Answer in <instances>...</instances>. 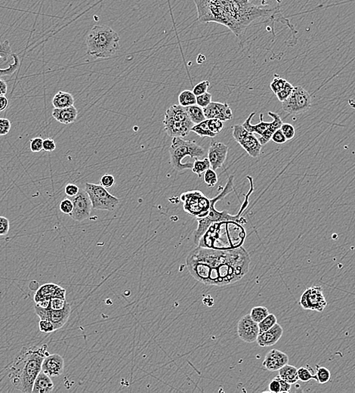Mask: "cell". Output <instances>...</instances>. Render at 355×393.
Listing matches in <instances>:
<instances>
[{
	"mask_svg": "<svg viewBox=\"0 0 355 393\" xmlns=\"http://www.w3.org/2000/svg\"><path fill=\"white\" fill-rule=\"evenodd\" d=\"M250 262V256L243 247L219 250L197 246L186 259L187 269L194 279L218 286L241 281L248 273Z\"/></svg>",
	"mask_w": 355,
	"mask_h": 393,
	"instance_id": "1",
	"label": "cell"
},
{
	"mask_svg": "<svg viewBox=\"0 0 355 393\" xmlns=\"http://www.w3.org/2000/svg\"><path fill=\"white\" fill-rule=\"evenodd\" d=\"M200 22H214L227 27L241 39L247 28L260 18L273 16L279 8L258 6L250 0H194Z\"/></svg>",
	"mask_w": 355,
	"mask_h": 393,
	"instance_id": "2",
	"label": "cell"
},
{
	"mask_svg": "<svg viewBox=\"0 0 355 393\" xmlns=\"http://www.w3.org/2000/svg\"><path fill=\"white\" fill-rule=\"evenodd\" d=\"M48 355L46 344L23 347L7 367L13 387L24 393H32L34 381L42 371V361Z\"/></svg>",
	"mask_w": 355,
	"mask_h": 393,
	"instance_id": "3",
	"label": "cell"
},
{
	"mask_svg": "<svg viewBox=\"0 0 355 393\" xmlns=\"http://www.w3.org/2000/svg\"><path fill=\"white\" fill-rule=\"evenodd\" d=\"M247 232L242 224L224 221L212 224L201 237L197 246L208 249L230 250L243 247Z\"/></svg>",
	"mask_w": 355,
	"mask_h": 393,
	"instance_id": "4",
	"label": "cell"
},
{
	"mask_svg": "<svg viewBox=\"0 0 355 393\" xmlns=\"http://www.w3.org/2000/svg\"><path fill=\"white\" fill-rule=\"evenodd\" d=\"M234 176H231L228 178L226 185L224 187L221 193L217 195L215 198L210 199V208L208 215L205 218H197V229L195 230L194 234V244L197 245L199 241L203 235L205 234L208 229L209 227L213 223L215 222H224V221H234L240 224L247 223V220L244 217L241 216L243 213L247 209L248 205V197L251 195L252 191H254L253 181L252 177H247V179H249L250 183V189L245 196V201L241 206V210L237 215H231L227 211H218L215 208V204L218 201H221L223 198H225L228 194L234 191Z\"/></svg>",
	"mask_w": 355,
	"mask_h": 393,
	"instance_id": "5",
	"label": "cell"
},
{
	"mask_svg": "<svg viewBox=\"0 0 355 393\" xmlns=\"http://www.w3.org/2000/svg\"><path fill=\"white\" fill-rule=\"evenodd\" d=\"M120 39L119 34L112 28L94 26L86 36V53L94 59L110 58L120 49Z\"/></svg>",
	"mask_w": 355,
	"mask_h": 393,
	"instance_id": "6",
	"label": "cell"
},
{
	"mask_svg": "<svg viewBox=\"0 0 355 393\" xmlns=\"http://www.w3.org/2000/svg\"><path fill=\"white\" fill-rule=\"evenodd\" d=\"M170 163L173 168L178 172L192 170V163H183V159L188 156L191 158L200 159L206 157L205 149L199 145L194 140H183L182 138H173L170 149Z\"/></svg>",
	"mask_w": 355,
	"mask_h": 393,
	"instance_id": "7",
	"label": "cell"
},
{
	"mask_svg": "<svg viewBox=\"0 0 355 393\" xmlns=\"http://www.w3.org/2000/svg\"><path fill=\"white\" fill-rule=\"evenodd\" d=\"M194 125L186 107L180 105L170 106L165 113L163 126L165 131L170 137L184 138L188 136Z\"/></svg>",
	"mask_w": 355,
	"mask_h": 393,
	"instance_id": "8",
	"label": "cell"
},
{
	"mask_svg": "<svg viewBox=\"0 0 355 393\" xmlns=\"http://www.w3.org/2000/svg\"><path fill=\"white\" fill-rule=\"evenodd\" d=\"M85 190L90 198L92 209L112 212L120 204V199L112 195L101 184L86 182Z\"/></svg>",
	"mask_w": 355,
	"mask_h": 393,
	"instance_id": "9",
	"label": "cell"
},
{
	"mask_svg": "<svg viewBox=\"0 0 355 393\" xmlns=\"http://www.w3.org/2000/svg\"><path fill=\"white\" fill-rule=\"evenodd\" d=\"M183 202V208L187 214L196 218H205L208 215L210 208V199L207 198L201 191H187L180 197Z\"/></svg>",
	"mask_w": 355,
	"mask_h": 393,
	"instance_id": "10",
	"label": "cell"
},
{
	"mask_svg": "<svg viewBox=\"0 0 355 393\" xmlns=\"http://www.w3.org/2000/svg\"><path fill=\"white\" fill-rule=\"evenodd\" d=\"M312 106V96L302 86L294 87L290 96L282 102L283 110L291 115L305 113Z\"/></svg>",
	"mask_w": 355,
	"mask_h": 393,
	"instance_id": "11",
	"label": "cell"
},
{
	"mask_svg": "<svg viewBox=\"0 0 355 393\" xmlns=\"http://www.w3.org/2000/svg\"><path fill=\"white\" fill-rule=\"evenodd\" d=\"M233 137L246 152L251 157H258L261 154L262 145L253 133L247 131L242 125L232 126Z\"/></svg>",
	"mask_w": 355,
	"mask_h": 393,
	"instance_id": "12",
	"label": "cell"
},
{
	"mask_svg": "<svg viewBox=\"0 0 355 393\" xmlns=\"http://www.w3.org/2000/svg\"><path fill=\"white\" fill-rule=\"evenodd\" d=\"M299 303L305 310L317 311L319 313H322L327 306L323 289L320 286H311L306 289L301 296Z\"/></svg>",
	"mask_w": 355,
	"mask_h": 393,
	"instance_id": "13",
	"label": "cell"
},
{
	"mask_svg": "<svg viewBox=\"0 0 355 393\" xmlns=\"http://www.w3.org/2000/svg\"><path fill=\"white\" fill-rule=\"evenodd\" d=\"M20 61L17 54L12 53L9 41L0 43V77L11 76L19 68Z\"/></svg>",
	"mask_w": 355,
	"mask_h": 393,
	"instance_id": "14",
	"label": "cell"
},
{
	"mask_svg": "<svg viewBox=\"0 0 355 393\" xmlns=\"http://www.w3.org/2000/svg\"><path fill=\"white\" fill-rule=\"evenodd\" d=\"M71 200L73 201V209L72 213L70 214L71 218L77 222H82L85 219L89 218L92 211V205L90 198L86 190L79 188L78 194L74 197H72Z\"/></svg>",
	"mask_w": 355,
	"mask_h": 393,
	"instance_id": "15",
	"label": "cell"
},
{
	"mask_svg": "<svg viewBox=\"0 0 355 393\" xmlns=\"http://www.w3.org/2000/svg\"><path fill=\"white\" fill-rule=\"evenodd\" d=\"M35 313L41 319H45L52 322L55 330L62 328L68 322L71 313V305L67 303L64 309L61 310H52L50 309H42L35 306Z\"/></svg>",
	"mask_w": 355,
	"mask_h": 393,
	"instance_id": "16",
	"label": "cell"
},
{
	"mask_svg": "<svg viewBox=\"0 0 355 393\" xmlns=\"http://www.w3.org/2000/svg\"><path fill=\"white\" fill-rule=\"evenodd\" d=\"M238 334L243 341L252 343L256 341L259 334L258 323L254 322L250 315L241 318L238 323Z\"/></svg>",
	"mask_w": 355,
	"mask_h": 393,
	"instance_id": "17",
	"label": "cell"
},
{
	"mask_svg": "<svg viewBox=\"0 0 355 393\" xmlns=\"http://www.w3.org/2000/svg\"><path fill=\"white\" fill-rule=\"evenodd\" d=\"M228 152V147L226 144L218 142L212 141L207 154L211 169L215 171L221 168L226 160Z\"/></svg>",
	"mask_w": 355,
	"mask_h": 393,
	"instance_id": "18",
	"label": "cell"
},
{
	"mask_svg": "<svg viewBox=\"0 0 355 393\" xmlns=\"http://www.w3.org/2000/svg\"><path fill=\"white\" fill-rule=\"evenodd\" d=\"M206 119H217L221 121H229L233 119L231 107L226 102H211L204 108Z\"/></svg>",
	"mask_w": 355,
	"mask_h": 393,
	"instance_id": "19",
	"label": "cell"
},
{
	"mask_svg": "<svg viewBox=\"0 0 355 393\" xmlns=\"http://www.w3.org/2000/svg\"><path fill=\"white\" fill-rule=\"evenodd\" d=\"M65 370V360L58 354H49L44 358L42 371L51 377L62 375Z\"/></svg>",
	"mask_w": 355,
	"mask_h": 393,
	"instance_id": "20",
	"label": "cell"
},
{
	"mask_svg": "<svg viewBox=\"0 0 355 393\" xmlns=\"http://www.w3.org/2000/svg\"><path fill=\"white\" fill-rule=\"evenodd\" d=\"M289 362V357L286 353L278 350H272L265 356L262 365L269 371H279L281 367Z\"/></svg>",
	"mask_w": 355,
	"mask_h": 393,
	"instance_id": "21",
	"label": "cell"
},
{
	"mask_svg": "<svg viewBox=\"0 0 355 393\" xmlns=\"http://www.w3.org/2000/svg\"><path fill=\"white\" fill-rule=\"evenodd\" d=\"M284 330L279 323L271 327L269 330L264 333H259L256 341L258 345L261 347H270L276 344L283 336Z\"/></svg>",
	"mask_w": 355,
	"mask_h": 393,
	"instance_id": "22",
	"label": "cell"
},
{
	"mask_svg": "<svg viewBox=\"0 0 355 393\" xmlns=\"http://www.w3.org/2000/svg\"><path fill=\"white\" fill-rule=\"evenodd\" d=\"M78 116V110L74 106L65 108H54L52 117L63 124H71L76 121Z\"/></svg>",
	"mask_w": 355,
	"mask_h": 393,
	"instance_id": "23",
	"label": "cell"
},
{
	"mask_svg": "<svg viewBox=\"0 0 355 393\" xmlns=\"http://www.w3.org/2000/svg\"><path fill=\"white\" fill-rule=\"evenodd\" d=\"M268 114L269 115L270 117L273 118V121L270 123L269 126L267 128V130L262 133V136H260V138L258 139V141H259L262 146L265 145L268 142L271 141L274 133L277 130L281 129L283 124L282 120H281V117H280V115L278 113L269 111Z\"/></svg>",
	"mask_w": 355,
	"mask_h": 393,
	"instance_id": "24",
	"label": "cell"
},
{
	"mask_svg": "<svg viewBox=\"0 0 355 393\" xmlns=\"http://www.w3.org/2000/svg\"><path fill=\"white\" fill-rule=\"evenodd\" d=\"M54 383L51 377L41 371L34 381L32 393H49L53 391Z\"/></svg>",
	"mask_w": 355,
	"mask_h": 393,
	"instance_id": "25",
	"label": "cell"
},
{
	"mask_svg": "<svg viewBox=\"0 0 355 393\" xmlns=\"http://www.w3.org/2000/svg\"><path fill=\"white\" fill-rule=\"evenodd\" d=\"M255 114V112L250 113L248 118L243 123L242 126H244V128H245L247 131L249 132V133L262 136V133L267 130V128L269 126L270 123H271L264 121L263 114L261 113V114H260L259 123H258V124L252 125V123H251V120H252V117H254V115Z\"/></svg>",
	"mask_w": 355,
	"mask_h": 393,
	"instance_id": "26",
	"label": "cell"
},
{
	"mask_svg": "<svg viewBox=\"0 0 355 393\" xmlns=\"http://www.w3.org/2000/svg\"><path fill=\"white\" fill-rule=\"evenodd\" d=\"M52 103L55 108H65L74 105V98L69 92L60 91L54 96Z\"/></svg>",
	"mask_w": 355,
	"mask_h": 393,
	"instance_id": "27",
	"label": "cell"
},
{
	"mask_svg": "<svg viewBox=\"0 0 355 393\" xmlns=\"http://www.w3.org/2000/svg\"><path fill=\"white\" fill-rule=\"evenodd\" d=\"M279 377L289 384H294L299 381L298 368L295 366L286 364L279 370Z\"/></svg>",
	"mask_w": 355,
	"mask_h": 393,
	"instance_id": "28",
	"label": "cell"
},
{
	"mask_svg": "<svg viewBox=\"0 0 355 393\" xmlns=\"http://www.w3.org/2000/svg\"><path fill=\"white\" fill-rule=\"evenodd\" d=\"M58 286V285L52 283L45 284V285L41 286L40 287L36 290L35 296H34V301H35V303L39 301L40 299H43V298H51V299L54 298L55 291H56Z\"/></svg>",
	"mask_w": 355,
	"mask_h": 393,
	"instance_id": "29",
	"label": "cell"
},
{
	"mask_svg": "<svg viewBox=\"0 0 355 393\" xmlns=\"http://www.w3.org/2000/svg\"><path fill=\"white\" fill-rule=\"evenodd\" d=\"M186 110H187L189 117L194 125L198 124L206 120L204 108L197 105L186 107Z\"/></svg>",
	"mask_w": 355,
	"mask_h": 393,
	"instance_id": "30",
	"label": "cell"
},
{
	"mask_svg": "<svg viewBox=\"0 0 355 393\" xmlns=\"http://www.w3.org/2000/svg\"><path fill=\"white\" fill-rule=\"evenodd\" d=\"M196 104H197V96L194 94L192 91H182L178 96V105L182 107H189Z\"/></svg>",
	"mask_w": 355,
	"mask_h": 393,
	"instance_id": "31",
	"label": "cell"
},
{
	"mask_svg": "<svg viewBox=\"0 0 355 393\" xmlns=\"http://www.w3.org/2000/svg\"><path fill=\"white\" fill-rule=\"evenodd\" d=\"M298 377L299 380L302 382L307 383L312 380H316L315 371L309 364L298 368Z\"/></svg>",
	"mask_w": 355,
	"mask_h": 393,
	"instance_id": "32",
	"label": "cell"
},
{
	"mask_svg": "<svg viewBox=\"0 0 355 393\" xmlns=\"http://www.w3.org/2000/svg\"><path fill=\"white\" fill-rule=\"evenodd\" d=\"M210 168H211V166H210L208 157H204L203 160L195 159L194 165H193L192 171L193 173L198 176L199 178H200L203 173H205Z\"/></svg>",
	"mask_w": 355,
	"mask_h": 393,
	"instance_id": "33",
	"label": "cell"
},
{
	"mask_svg": "<svg viewBox=\"0 0 355 393\" xmlns=\"http://www.w3.org/2000/svg\"><path fill=\"white\" fill-rule=\"evenodd\" d=\"M191 132L196 133L200 137H215V136H213V133L210 132V129H209L207 119H206L205 120L201 122V123H198V124L194 125Z\"/></svg>",
	"mask_w": 355,
	"mask_h": 393,
	"instance_id": "34",
	"label": "cell"
},
{
	"mask_svg": "<svg viewBox=\"0 0 355 393\" xmlns=\"http://www.w3.org/2000/svg\"><path fill=\"white\" fill-rule=\"evenodd\" d=\"M316 381L320 384H325L329 382L331 379V373L329 369L323 366L316 364Z\"/></svg>",
	"mask_w": 355,
	"mask_h": 393,
	"instance_id": "35",
	"label": "cell"
},
{
	"mask_svg": "<svg viewBox=\"0 0 355 393\" xmlns=\"http://www.w3.org/2000/svg\"><path fill=\"white\" fill-rule=\"evenodd\" d=\"M269 314V311L265 306H255L252 308L249 315L252 320L258 323Z\"/></svg>",
	"mask_w": 355,
	"mask_h": 393,
	"instance_id": "36",
	"label": "cell"
},
{
	"mask_svg": "<svg viewBox=\"0 0 355 393\" xmlns=\"http://www.w3.org/2000/svg\"><path fill=\"white\" fill-rule=\"evenodd\" d=\"M278 323V319L274 314H269L262 322L258 323L259 328V333H264L271 329L275 324Z\"/></svg>",
	"mask_w": 355,
	"mask_h": 393,
	"instance_id": "37",
	"label": "cell"
},
{
	"mask_svg": "<svg viewBox=\"0 0 355 393\" xmlns=\"http://www.w3.org/2000/svg\"><path fill=\"white\" fill-rule=\"evenodd\" d=\"M207 123H208L209 129L213 133V136H216L222 131L224 125L221 120H217V119H207Z\"/></svg>",
	"mask_w": 355,
	"mask_h": 393,
	"instance_id": "38",
	"label": "cell"
},
{
	"mask_svg": "<svg viewBox=\"0 0 355 393\" xmlns=\"http://www.w3.org/2000/svg\"><path fill=\"white\" fill-rule=\"evenodd\" d=\"M204 179L209 187H214L218 183V176L215 170L210 168L204 173Z\"/></svg>",
	"mask_w": 355,
	"mask_h": 393,
	"instance_id": "39",
	"label": "cell"
},
{
	"mask_svg": "<svg viewBox=\"0 0 355 393\" xmlns=\"http://www.w3.org/2000/svg\"><path fill=\"white\" fill-rule=\"evenodd\" d=\"M287 80L283 78L280 77L278 75H275V79L272 81V83L270 84V88L271 91L275 93V95L278 94V92H281L284 89V86L286 85Z\"/></svg>",
	"mask_w": 355,
	"mask_h": 393,
	"instance_id": "40",
	"label": "cell"
},
{
	"mask_svg": "<svg viewBox=\"0 0 355 393\" xmlns=\"http://www.w3.org/2000/svg\"><path fill=\"white\" fill-rule=\"evenodd\" d=\"M294 86H292L291 83H289V82H286V85L284 86V89L281 91V92H278V94H276L277 97H278V100L282 103L284 101L286 100L289 96H290L291 93H292V90H293Z\"/></svg>",
	"mask_w": 355,
	"mask_h": 393,
	"instance_id": "41",
	"label": "cell"
},
{
	"mask_svg": "<svg viewBox=\"0 0 355 393\" xmlns=\"http://www.w3.org/2000/svg\"><path fill=\"white\" fill-rule=\"evenodd\" d=\"M59 209H60L61 212L63 213L64 214L70 215L73 209V201L71 198H65L61 201Z\"/></svg>",
	"mask_w": 355,
	"mask_h": 393,
	"instance_id": "42",
	"label": "cell"
},
{
	"mask_svg": "<svg viewBox=\"0 0 355 393\" xmlns=\"http://www.w3.org/2000/svg\"><path fill=\"white\" fill-rule=\"evenodd\" d=\"M209 86H210V82L208 80L201 81L194 86L192 92L196 96H200L207 92Z\"/></svg>",
	"mask_w": 355,
	"mask_h": 393,
	"instance_id": "43",
	"label": "cell"
},
{
	"mask_svg": "<svg viewBox=\"0 0 355 393\" xmlns=\"http://www.w3.org/2000/svg\"><path fill=\"white\" fill-rule=\"evenodd\" d=\"M281 130H282L283 133L286 137V140H291L293 139L295 135V130L294 126L289 123H283L281 126Z\"/></svg>",
	"mask_w": 355,
	"mask_h": 393,
	"instance_id": "44",
	"label": "cell"
},
{
	"mask_svg": "<svg viewBox=\"0 0 355 393\" xmlns=\"http://www.w3.org/2000/svg\"><path fill=\"white\" fill-rule=\"evenodd\" d=\"M67 303H67L66 299H61V298H52L49 309H52V310H61L65 307Z\"/></svg>",
	"mask_w": 355,
	"mask_h": 393,
	"instance_id": "45",
	"label": "cell"
},
{
	"mask_svg": "<svg viewBox=\"0 0 355 393\" xmlns=\"http://www.w3.org/2000/svg\"><path fill=\"white\" fill-rule=\"evenodd\" d=\"M39 330L43 333H52L55 331V327L52 322L45 319H41L39 323Z\"/></svg>",
	"mask_w": 355,
	"mask_h": 393,
	"instance_id": "46",
	"label": "cell"
},
{
	"mask_svg": "<svg viewBox=\"0 0 355 393\" xmlns=\"http://www.w3.org/2000/svg\"><path fill=\"white\" fill-rule=\"evenodd\" d=\"M212 102V95L209 92L197 96V105L200 107L204 108Z\"/></svg>",
	"mask_w": 355,
	"mask_h": 393,
	"instance_id": "47",
	"label": "cell"
},
{
	"mask_svg": "<svg viewBox=\"0 0 355 393\" xmlns=\"http://www.w3.org/2000/svg\"><path fill=\"white\" fill-rule=\"evenodd\" d=\"M43 149V140L42 138H34L31 141V150L32 152L38 153Z\"/></svg>",
	"mask_w": 355,
	"mask_h": 393,
	"instance_id": "48",
	"label": "cell"
},
{
	"mask_svg": "<svg viewBox=\"0 0 355 393\" xmlns=\"http://www.w3.org/2000/svg\"><path fill=\"white\" fill-rule=\"evenodd\" d=\"M11 123L8 119L0 118V136H5L11 130Z\"/></svg>",
	"mask_w": 355,
	"mask_h": 393,
	"instance_id": "49",
	"label": "cell"
},
{
	"mask_svg": "<svg viewBox=\"0 0 355 393\" xmlns=\"http://www.w3.org/2000/svg\"><path fill=\"white\" fill-rule=\"evenodd\" d=\"M10 229V223L8 218L0 216V236L8 235Z\"/></svg>",
	"mask_w": 355,
	"mask_h": 393,
	"instance_id": "50",
	"label": "cell"
},
{
	"mask_svg": "<svg viewBox=\"0 0 355 393\" xmlns=\"http://www.w3.org/2000/svg\"><path fill=\"white\" fill-rule=\"evenodd\" d=\"M260 2L259 6L268 8H278L283 0H258Z\"/></svg>",
	"mask_w": 355,
	"mask_h": 393,
	"instance_id": "51",
	"label": "cell"
},
{
	"mask_svg": "<svg viewBox=\"0 0 355 393\" xmlns=\"http://www.w3.org/2000/svg\"><path fill=\"white\" fill-rule=\"evenodd\" d=\"M114 184V177L110 174H105L101 179V185L105 188H111Z\"/></svg>",
	"mask_w": 355,
	"mask_h": 393,
	"instance_id": "52",
	"label": "cell"
},
{
	"mask_svg": "<svg viewBox=\"0 0 355 393\" xmlns=\"http://www.w3.org/2000/svg\"><path fill=\"white\" fill-rule=\"evenodd\" d=\"M271 140H272L274 143H277V144H284V143H286V141H287V140H286V137L284 136L281 129L277 130V131L274 133L272 138H271Z\"/></svg>",
	"mask_w": 355,
	"mask_h": 393,
	"instance_id": "53",
	"label": "cell"
},
{
	"mask_svg": "<svg viewBox=\"0 0 355 393\" xmlns=\"http://www.w3.org/2000/svg\"><path fill=\"white\" fill-rule=\"evenodd\" d=\"M281 383L278 380V377H275L268 384V392H270V393H281Z\"/></svg>",
	"mask_w": 355,
	"mask_h": 393,
	"instance_id": "54",
	"label": "cell"
},
{
	"mask_svg": "<svg viewBox=\"0 0 355 393\" xmlns=\"http://www.w3.org/2000/svg\"><path fill=\"white\" fill-rule=\"evenodd\" d=\"M56 148V144L51 138H48L46 140H43V149L46 152H52Z\"/></svg>",
	"mask_w": 355,
	"mask_h": 393,
	"instance_id": "55",
	"label": "cell"
},
{
	"mask_svg": "<svg viewBox=\"0 0 355 393\" xmlns=\"http://www.w3.org/2000/svg\"><path fill=\"white\" fill-rule=\"evenodd\" d=\"M79 191V187L74 184H67L66 187H65V194H66L68 197H70V198L74 197L75 195L78 194Z\"/></svg>",
	"mask_w": 355,
	"mask_h": 393,
	"instance_id": "56",
	"label": "cell"
},
{
	"mask_svg": "<svg viewBox=\"0 0 355 393\" xmlns=\"http://www.w3.org/2000/svg\"><path fill=\"white\" fill-rule=\"evenodd\" d=\"M278 377L280 383H281V393H290L291 384H289V383L286 382L285 380L281 379L279 376H278Z\"/></svg>",
	"mask_w": 355,
	"mask_h": 393,
	"instance_id": "57",
	"label": "cell"
},
{
	"mask_svg": "<svg viewBox=\"0 0 355 393\" xmlns=\"http://www.w3.org/2000/svg\"><path fill=\"white\" fill-rule=\"evenodd\" d=\"M8 106V99L5 96H0V112L4 111Z\"/></svg>",
	"mask_w": 355,
	"mask_h": 393,
	"instance_id": "58",
	"label": "cell"
},
{
	"mask_svg": "<svg viewBox=\"0 0 355 393\" xmlns=\"http://www.w3.org/2000/svg\"><path fill=\"white\" fill-rule=\"evenodd\" d=\"M8 91L6 82L3 79H0V96H5Z\"/></svg>",
	"mask_w": 355,
	"mask_h": 393,
	"instance_id": "59",
	"label": "cell"
},
{
	"mask_svg": "<svg viewBox=\"0 0 355 393\" xmlns=\"http://www.w3.org/2000/svg\"><path fill=\"white\" fill-rule=\"evenodd\" d=\"M0 25H1V24H0Z\"/></svg>",
	"mask_w": 355,
	"mask_h": 393,
	"instance_id": "60",
	"label": "cell"
}]
</instances>
